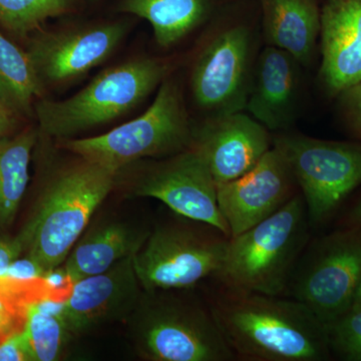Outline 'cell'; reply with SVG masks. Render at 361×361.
<instances>
[{"instance_id": "2", "label": "cell", "mask_w": 361, "mask_h": 361, "mask_svg": "<svg viewBox=\"0 0 361 361\" xmlns=\"http://www.w3.org/2000/svg\"><path fill=\"white\" fill-rule=\"evenodd\" d=\"M258 0H229L197 52L190 90L208 116L245 111L260 42Z\"/></svg>"}, {"instance_id": "22", "label": "cell", "mask_w": 361, "mask_h": 361, "mask_svg": "<svg viewBox=\"0 0 361 361\" xmlns=\"http://www.w3.org/2000/svg\"><path fill=\"white\" fill-rule=\"evenodd\" d=\"M44 85L27 51H23L0 30V104L13 115L30 113Z\"/></svg>"}, {"instance_id": "31", "label": "cell", "mask_w": 361, "mask_h": 361, "mask_svg": "<svg viewBox=\"0 0 361 361\" xmlns=\"http://www.w3.org/2000/svg\"><path fill=\"white\" fill-rule=\"evenodd\" d=\"M20 248L16 240L13 242L0 239V280L6 277L7 271L11 265L18 259Z\"/></svg>"}, {"instance_id": "30", "label": "cell", "mask_w": 361, "mask_h": 361, "mask_svg": "<svg viewBox=\"0 0 361 361\" xmlns=\"http://www.w3.org/2000/svg\"><path fill=\"white\" fill-rule=\"evenodd\" d=\"M44 273V271L35 261L26 257L21 260L16 259L7 271L6 278L18 280V281H27V280L42 277Z\"/></svg>"}, {"instance_id": "4", "label": "cell", "mask_w": 361, "mask_h": 361, "mask_svg": "<svg viewBox=\"0 0 361 361\" xmlns=\"http://www.w3.org/2000/svg\"><path fill=\"white\" fill-rule=\"evenodd\" d=\"M310 227L305 202L296 193L269 217L230 237L216 278L228 288L283 295L307 246Z\"/></svg>"}, {"instance_id": "6", "label": "cell", "mask_w": 361, "mask_h": 361, "mask_svg": "<svg viewBox=\"0 0 361 361\" xmlns=\"http://www.w3.org/2000/svg\"><path fill=\"white\" fill-rule=\"evenodd\" d=\"M193 132L184 92L170 75L141 116L104 134L65 140L63 147L78 158L120 173L134 161L167 158L189 149Z\"/></svg>"}, {"instance_id": "33", "label": "cell", "mask_w": 361, "mask_h": 361, "mask_svg": "<svg viewBox=\"0 0 361 361\" xmlns=\"http://www.w3.org/2000/svg\"><path fill=\"white\" fill-rule=\"evenodd\" d=\"M13 114L0 104V137H6L13 127Z\"/></svg>"}, {"instance_id": "15", "label": "cell", "mask_w": 361, "mask_h": 361, "mask_svg": "<svg viewBox=\"0 0 361 361\" xmlns=\"http://www.w3.org/2000/svg\"><path fill=\"white\" fill-rule=\"evenodd\" d=\"M191 147L203 157L219 185L251 170L272 148V135L244 111H236L208 116L194 126Z\"/></svg>"}, {"instance_id": "10", "label": "cell", "mask_w": 361, "mask_h": 361, "mask_svg": "<svg viewBox=\"0 0 361 361\" xmlns=\"http://www.w3.org/2000/svg\"><path fill=\"white\" fill-rule=\"evenodd\" d=\"M360 280L361 228L341 227L305 247L287 291L326 327L350 310Z\"/></svg>"}, {"instance_id": "19", "label": "cell", "mask_w": 361, "mask_h": 361, "mask_svg": "<svg viewBox=\"0 0 361 361\" xmlns=\"http://www.w3.org/2000/svg\"><path fill=\"white\" fill-rule=\"evenodd\" d=\"M149 231L121 221H109L85 230L71 249L63 266L73 280L99 274L132 257L141 249Z\"/></svg>"}, {"instance_id": "24", "label": "cell", "mask_w": 361, "mask_h": 361, "mask_svg": "<svg viewBox=\"0 0 361 361\" xmlns=\"http://www.w3.org/2000/svg\"><path fill=\"white\" fill-rule=\"evenodd\" d=\"M70 7L71 0H0V25L23 37L49 18L68 13Z\"/></svg>"}, {"instance_id": "17", "label": "cell", "mask_w": 361, "mask_h": 361, "mask_svg": "<svg viewBox=\"0 0 361 361\" xmlns=\"http://www.w3.org/2000/svg\"><path fill=\"white\" fill-rule=\"evenodd\" d=\"M319 54L327 96L361 82V0H322Z\"/></svg>"}, {"instance_id": "1", "label": "cell", "mask_w": 361, "mask_h": 361, "mask_svg": "<svg viewBox=\"0 0 361 361\" xmlns=\"http://www.w3.org/2000/svg\"><path fill=\"white\" fill-rule=\"evenodd\" d=\"M235 357L247 361H323L326 327L296 299L223 286L210 305Z\"/></svg>"}, {"instance_id": "21", "label": "cell", "mask_w": 361, "mask_h": 361, "mask_svg": "<svg viewBox=\"0 0 361 361\" xmlns=\"http://www.w3.org/2000/svg\"><path fill=\"white\" fill-rule=\"evenodd\" d=\"M37 134L23 130L0 137V228L13 222L30 180V163Z\"/></svg>"}, {"instance_id": "29", "label": "cell", "mask_w": 361, "mask_h": 361, "mask_svg": "<svg viewBox=\"0 0 361 361\" xmlns=\"http://www.w3.org/2000/svg\"><path fill=\"white\" fill-rule=\"evenodd\" d=\"M32 360V350L25 330L16 332L0 343V361Z\"/></svg>"}, {"instance_id": "34", "label": "cell", "mask_w": 361, "mask_h": 361, "mask_svg": "<svg viewBox=\"0 0 361 361\" xmlns=\"http://www.w3.org/2000/svg\"><path fill=\"white\" fill-rule=\"evenodd\" d=\"M361 305V280L358 285L357 291H356L355 300H353V306Z\"/></svg>"}, {"instance_id": "7", "label": "cell", "mask_w": 361, "mask_h": 361, "mask_svg": "<svg viewBox=\"0 0 361 361\" xmlns=\"http://www.w3.org/2000/svg\"><path fill=\"white\" fill-rule=\"evenodd\" d=\"M137 353L151 361H232L234 353L210 308L173 290L142 292L127 320Z\"/></svg>"}, {"instance_id": "3", "label": "cell", "mask_w": 361, "mask_h": 361, "mask_svg": "<svg viewBox=\"0 0 361 361\" xmlns=\"http://www.w3.org/2000/svg\"><path fill=\"white\" fill-rule=\"evenodd\" d=\"M118 173L80 159L45 188L33 217L16 239L44 272L63 265L92 216L115 187Z\"/></svg>"}, {"instance_id": "14", "label": "cell", "mask_w": 361, "mask_h": 361, "mask_svg": "<svg viewBox=\"0 0 361 361\" xmlns=\"http://www.w3.org/2000/svg\"><path fill=\"white\" fill-rule=\"evenodd\" d=\"M133 258L75 282L63 308V319L73 336L129 319L144 292Z\"/></svg>"}, {"instance_id": "9", "label": "cell", "mask_w": 361, "mask_h": 361, "mask_svg": "<svg viewBox=\"0 0 361 361\" xmlns=\"http://www.w3.org/2000/svg\"><path fill=\"white\" fill-rule=\"evenodd\" d=\"M229 238L211 225L205 229L187 224L156 228L133 258L142 288L186 290L216 277Z\"/></svg>"}, {"instance_id": "27", "label": "cell", "mask_w": 361, "mask_h": 361, "mask_svg": "<svg viewBox=\"0 0 361 361\" xmlns=\"http://www.w3.org/2000/svg\"><path fill=\"white\" fill-rule=\"evenodd\" d=\"M336 97L346 127L361 141V82L344 90Z\"/></svg>"}, {"instance_id": "12", "label": "cell", "mask_w": 361, "mask_h": 361, "mask_svg": "<svg viewBox=\"0 0 361 361\" xmlns=\"http://www.w3.org/2000/svg\"><path fill=\"white\" fill-rule=\"evenodd\" d=\"M121 23H102L44 33L27 54L42 85H63L108 61L125 37Z\"/></svg>"}, {"instance_id": "13", "label": "cell", "mask_w": 361, "mask_h": 361, "mask_svg": "<svg viewBox=\"0 0 361 361\" xmlns=\"http://www.w3.org/2000/svg\"><path fill=\"white\" fill-rule=\"evenodd\" d=\"M295 179L276 148L237 179L217 185V201L231 236L279 210L295 195Z\"/></svg>"}, {"instance_id": "32", "label": "cell", "mask_w": 361, "mask_h": 361, "mask_svg": "<svg viewBox=\"0 0 361 361\" xmlns=\"http://www.w3.org/2000/svg\"><path fill=\"white\" fill-rule=\"evenodd\" d=\"M341 227L361 228V198L349 210L348 215L341 222Z\"/></svg>"}, {"instance_id": "8", "label": "cell", "mask_w": 361, "mask_h": 361, "mask_svg": "<svg viewBox=\"0 0 361 361\" xmlns=\"http://www.w3.org/2000/svg\"><path fill=\"white\" fill-rule=\"evenodd\" d=\"M272 146L290 168L310 226L327 222L361 185V142L327 141L287 130L272 135Z\"/></svg>"}, {"instance_id": "18", "label": "cell", "mask_w": 361, "mask_h": 361, "mask_svg": "<svg viewBox=\"0 0 361 361\" xmlns=\"http://www.w3.org/2000/svg\"><path fill=\"white\" fill-rule=\"evenodd\" d=\"M265 45L288 52L303 68L319 49L322 0H258Z\"/></svg>"}, {"instance_id": "5", "label": "cell", "mask_w": 361, "mask_h": 361, "mask_svg": "<svg viewBox=\"0 0 361 361\" xmlns=\"http://www.w3.org/2000/svg\"><path fill=\"white\" fill-rule=\"evenodd\" d=\"M168 59L142 56L106 68L61 101L40 99L35 111L47 137L68 140L134 110L171 75Z\"/></svg>"}, {"instance_id": "25", "label": "cell", "mask_w": 361, "mask_h": 361, "mask_svg": "<svg viewBox=\"0 0 361 361\" xmlns=\"http://www.w3.org/2000/svg\"><path fill=\"white\" fill-rule=\"evenodd\" d=\"M330 353L346 361H361V305L326 325Z\"/></svg>"}, {"instance_id": "11", "label": "cell", "mask_w": 361, "mask_h": 361, "mask_svg": "<svg viewBox=\"0 0 361 361\" xmlns=\"http://www.w3.org/2000/svg\"><path fill=\"white\" fill-rule=\"evenodd\" d=\"M134 194L157 199L180 217L213 226L231 237L218 205L212 173L192 147L154 161L140 176Z\"/></svg>"}, {"instance_id": "28", "label": "cell", "mask_w": 361, "mask_h": 361, "mask_svg": "<svg viewBox=\"0 0 361 361\" xmlns=\"http://www.w3.org/2000/svg\"><path fill=\"white\" fill-rule=\"evenodd\" d=\"M44 280L47 293L45 298L56 301H66L70 297L75 285L63 264L47 271L44 275Z\"/></svg>"}, {"instance_id": "23", "label": "cell", "mask_w": 361, "mask_h": 361, "mask_svg": "<svg viewBox=\"0 0 361 361\" xmlns=\"http://www.w3.org/2000/svg\"><path fill=\"white\" fill-rule=\"evenodd\" d=\"M63 302L39 298L26 307L23 330L33 361H56L63 355L73 336L63 319Z\"/></svg>"}, {"instance_id": "20", "label": "cell", "mask_w": 361, "mask_h": 361, "mask_svg": "<svg viewBox=\"0 0 361 361\" xmlns=\"http://www.w3.org/2000/svg\"><path fill=\"white\" fill-rule=\"evenodd\" d=\"M229 0H123L118 11L148 21L161 49H172L217 16Z\"/></svg>"}, {"instance_id": "16", "label": "cell", "mask_w": 361, "mask_h": 361, "mask_svg": "<svg viewBox=\"0 0 361 361\" xmlns=\"http://www.w3.org/2000/svg\"><path fill=\"white\" fill-rule=\"evenodd\" d=\"M303 66L288 52L265 45L259 51L245 111L271 133L295 123L303 92Z\"/></svg>"}, {"instance_id": "26", "label": "cell", "mask_w": 361, "mask_h": 361, "mask_svg": "<svg viewBox=\"0 0 361 361\" xmlns=\"http://www.w3.org/2000/svg\"><path fill=\"white\" fill-rule=\"evenodd\" d=\"M26 306L0 282V343L25 329Z\"/></svg>"}]
</instances>
